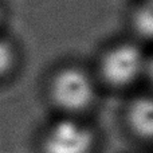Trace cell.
<instances>
[{
  "mask_svg": "<svg viewBox=\"0 0 153 153\" xmlns=\"http://www.w3.org/2000/svg\"><path fill=\"white\" fill-rule=\"evenodd\" d=\"M102 93H133L149 82L152 56L146 46L130 36L103 45L90 63Z\"/></svg>",
  "mask_w": 153,
  "mask_h": 153,
  "instance_id": "obj_1",
  "label": "cell"
},
{
  "mask_svg": "<svg viewBox=\"0 0 153 153\" xmlns=\"http://www.w3.org/2000/svg\"><path fill=\"white\" fill-rule=\"evenodd\" d=\"M42 94L53 114L91 118L103 93L90 65L67 61L47 73Z\"/></svg>",
  "mask_w": 153,
  "mask_h": 153,
  "instance_id": "obj_2",
  "label": "cell"
},
{
  "mask_svg": "<svg viewBox=\"0 0 153 153\" xmlns=\"http://www.w3.org/2000/svg\"><path fill=\"white\" fill-rule=\"evenodd\" d=\"M101 136L90 117L51 114L35 138L36 153H97Z\"/></svg>",
  "mask_w": 153,
  "mask_h": 153,
  "instance_id": "obj_3",
  "label": "cell"
},
{
  "mask_svg": "<svg viewBox=\"0 0 153 153\" xmlns=\"http://www.w3.org/2000/svg\"><path fill=\"white\" fill-rule=\"evenodd\" d=\"M121 128L137 145L149 148L153 143V98L151 90L129 93L122 103Z\"/></svg>",
  "mask_w": 153,
  "mask_h": 153,
  "instance_id": "obj_4",
  "label": "cell"
},
{
  "mask_svg": "<svg viewBox=\"0 0 153 153\" xmlns=\"http://www.w3.org/2000/svg\"><path fill=\"white\" fill-rule=\"evenodd\" d=\"M128 36L148 46L153 35L152 0H136L126 13Z\"/></svg>",
  "mask_w": 153,
  "mask_h": 153,
  "instance_id": "obj_5",
  "label": "cell"
},
{
  "mask_svg": "<svg viewBox=\"0 0 153 153\" xmlns=\"http://www.w3.org/2000/svg\"><path fill=\"white\" fill-rule=\"evenodd\" d=\"M22 65V51L18 42L7 32H0V85L11 81Z\"/></svg>",
  "mask_w": 153,
  "mask_h": 153,
  "instance_id": "obj_6",
  "label": "cell"
},
{
  "mask_svg": "<svg viewBox=\"0 0 153 153\" xmlns=\"http://www.w3.org/2000/svg\"><path fill=\"white\" fill-rule=\"evenodd\" d=\"M8 18V11H7V5L4 4L3 0H0V32L4 31L5 27V22Z\"/></svg>",
  "mask_w": 153,
  "mask_h": 153,
  "instance_id": "obj_7",
  "label": "cell"
}]
</instances>
